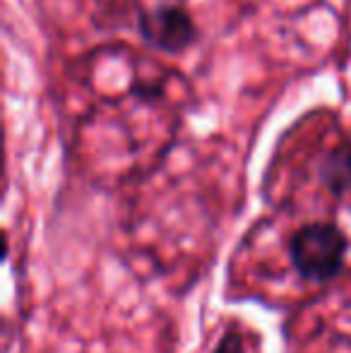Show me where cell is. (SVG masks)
Here are the masks:
<instances>
[{
    "mask_svg": "<svg viewBox=\"0 0 351 353\" xmlns=\"http://www.w3.org/2000/svg\"><path fill=\"white\" fill-rule=\"evenodd\" d=\"M291 262L303 279L328 281L339 274L347 255V238L334 223H305L291 236Z\"/></svg>",
    "mask_w": 351,
    "mask_h": 353,
    "instance_id": "obj_1",
    "label": "cell"
},
{
    "mask_svg": "<svg viewBox=\"0 0 351 353\" xmlns=\"http://www.w3.org/2000/svg\"><path fill=\"white\" fill-rule=\"evenodd\" d=\"M137 29L147 46L161 53H171V56L188 51L197 41L195 19L185 8L171 3L142 10L137 14Z\"/></svg>",
    "mask_w": 351,
    "mask_h": 353,
    "instance_id": "obj_2",
    "label": "cell"
},
{
    "mask_svg": "<svg viewBox=\"0 0 351 353\" xmlns=\"http://www.w3.org/2000/svg\"><path fill=\"white\" fill-rule=\"evenodd\" d=\"M318 178L332 195H342L351 188V142L332 147L318 166Z\"/></svg>",
    "mask_w": 351,
    "mask_h": 353,
    "instance_id": "obj_3",
    "label": "cell"
},
{
    "mask_svg": "<svg viewBox=\"0 0 351 353\" xmlns=\"http://www.w3.org/2000/svg\"><path fill=\"white\" fill-rule=\"evenodd\" d=\"M130 94L137 99H145V101H154V99L161 97V84L152 82V79H147V82H135L130 87Z\"/></svg>",
    "mask_w": 351,
    "mask_h": 353,
    "instance_id": "obj_4",
    "label": "cell"
},
{
    "mask_svg": "<svg viewBox=\"0 0 351 353\" xmlns=\"http://www.w3.org/2000/svg\"><path fill=\"white\" fill-rule=\"evenodd\" d=\"M212 353H245L243 339H241L239 332H226V334L221 336L219 344H217V349Z\"/></svg>",
    "mask_w": 351,
    "mask_h": 353,
    "instance_id": "obj_5",
    "label": "cell"
}]
</instances>
